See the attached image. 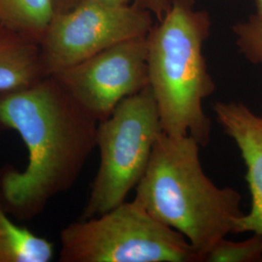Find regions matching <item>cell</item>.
Instances as JSON below:
<instances>
[{
    "instance_id": "cell-1",
    "label": "cell",
    "mask_w": 262,
    "mask_h": 262,
    "mask_svg": "<svg viewBox=\"0 0 262 262\" xmlns=\"http://www.w3.org/2000/svg\"><path fill=\"white\" fill-rule=\"evenodd\" d=\"M98 122L55 76L0 93V129L19 133L27 167L0 171V191L11 215L28 221L74 185L96 147Z\"/></svg>"
},
{
    "instance_id": "cell-2",
    "label": "cell",
    "mask_w": 262,
    "mask_h": 262,
    "mask_svg": "<svg viewBox=\"0 0 262 262\" xmlns=\"http://www.w3.org/2000/svg\"><path fill=\"white\" fill-rule=\"evenodd\" d=\"M199 147L190 135L162 131L134 199L159 223L183 235L202 262L214 244L233 233L243 212L237 190L216 187L207 177Z\"/></svg>"
},
{
    "instance_id": "cell-3",
    "label": "cell",
    "mask_w": 262,
    "mask_h": 262,
    "mask_svg": "<svg viewBox=\"0 0 262 262\" xmlns=\"http://www.w3.org/2000/svg\"><path fill=\"white\" fill-rule=\"evenodd\" d=\"M193 7L194 0H171L147 36V63L162 130L190 135L204 147L211 138V121L203 100L215 91L203 56L211 21L206 12Z\"/></svg>"
},
{
    "instance_id": "cell-4",
    "label": "cell",
    "mask_w": 262,
    "mask_h": 262,
    "mask_svg": "<svg viewBox=\"0 0 262 262\" xmlns=\"http://www.w3.org/2000/svg\"><path fill=\"white\" fill-rule=\"evenodd\" d=\"M59 240L60 262H201L183 235L135 199L67 225Z\"/></svg>"
},
{
    "instance_id": "cell-5",
    "label": "cell",
    "mask_w": 262,
    "mask_h": 262,
    "mask_svg": "<svg viewBox=\"0 0 262 262\" xmlns=\"http://www.w3.org/2000/svg\"><path fill=\"white\" fill-rule=\"evenodd\" d=\"M162 131L150 85L122 99L107 119L98 122L100 163L81 220L103 215L125 201L148 168Z\"/></svg>"
},
{
    "instance_id": "cell-6",
    "label": "cell",
    "mask_w": 262,
    "mask_h": 262,
    "mask_svg": "<svg viewBox=\"0 0 262 262\" xmlns=\"http://www.w3.org/2000/svg\"><path fill=\"white\" fill-rule=\"evenodd\" d=\"M150 11L133 6H110L81 0L56 15L41 47L47 76H55L132 38L147 36L152 28Z\"/></svg>"
},
{
    "instance_id": "cell-7",
    "label": "cell",
    "mask_w": 262,
    "mask_h": 262,
    "mask_svg": "<svg viewBox=\"0 0 262 262\" xmlns=\"http://www.w3.org/2000/svg\"><path fill=\"white\" fill-rule=\"evenodd\" d=\"M147 36L107 48L55 77L78 103L101 122L122 99L150 85Z\"/></svg>"
},
{
    "instance_id": "cell-8",
    "label": "cell",
    "mask_w": 262,
    "mask_h": 262,
    "mask_svg": "<svg viewBox=\"0 0 262 262\" xmlns=\"http://www.w3.org/2000/svg\"><path fill=\"white\" fill-rule=\"evenodd\" d=\"M214 112L225 134L241 152L252 196L251 210L237 221L233 233L252 232L262 237V118L241 102L217 101Z\"/></svg>"
},
{
    "instance_id": "cell-9",
    "label": "cell",
    "mask_w": 262,
    "mask_h": 262,
    "mask_svg": "<svg viewBox=\"0 0 262 262\" xmlns=\"http://www.w3.org/2000/svg\"><path fill=\"white\" fill-rule=\"evenodd\" d=\"M44 76L41 49L25 39L0 37V93L26 89Z\"/></svg>"
},
{
    "instance_id": "cell-10",
    "label": "cell",
    "mask_w": 262,
    "mask_h": 262,
    "mask_svg": "<svg viewBox=\"0 0 262 262\" xmlns=\"http://www.w3.org/2000/svg\"><path fill=\"white\" fill-rule=\"evenodd\" d=\"M54 255L52 242L10 220L0 191V262H50Z\"/></svg>"
},
{
    "instance_id": "cell-11",
    "label": "cell",
    "mask_w": 262,
    "mask_h": 262,
    "mask_svg": "<svg viewBox=\"0 0 262 262\" xmlns=\"http://www.w3.org/2000/svg\"><path fill=\"white\" fill-rule=\"evenodd\" d=\"M55 0H0V18L32 35L45 34L55 15Z\"/></svg>"
},
{
    "instance_id": "cell-12",
    "label": "cell",
    "mask_w": 262,
    "mask_h": 262,
    "mask_svg": "<svg viewBox=\"0 0 262 262\" xmlns=\"http://www.w3.org/2000/svg\"><path fill=\"white\" fill-rule=\"evenodd\" d=\"M203 262L262 261V237L257 234L242 242H233L226 237L219 240L207 252Z\"/></svg>"
},
{
    "instance_id": "cell-13",
    "label": "cell",
    "mask_w": 262,
    "mask_h": 262,
    "mask_svg": "<svg viewBox=\"0 0 262 262\" xmlns=\"http://www.w3.org/2000/svg\"><path fill=\"white\" fill-rule=\"evenodd\" d=\"M240 52L251 62L262 66V17L253 15L233 27Z\"/></svg>"
},
{
    "instance_id": "cell-14",
    "label": "cell",
    "mask_w": 262,
    "mask_h": 262,
    "mask_svg": "<svg viewBox=\"0 0 262 262\" xmlns=\"http://www.w3.org/2000/svg\"><path fill=\"white\" fill-rule=\"evenodd\" d=\"M171 4V0H134L135 6L148 10L155 14L159 20L163 19L166 12L168 11Z\"/></svg>"
},
{
    "instance_id": "cell-15",
    "label": "cell",
    "mask_w": 262,
    "mask_h": 262,
    "mask_svg": "<svg viewBox=\"0 0 262 262\" xmlns=\"http://www.w3.org/2000/svg\"><path fill=\"white\" fill-rule=\"evenodd\" d=\"M90 1H94V2H98V3L110 5V6H124V5H127L129 0H90Z\"/></svg>"
},
{
    "instance_id": "cell-16",
    "label": "cell",
    "mask_w": 262,
    "mask_h": 262,
    "mask_svg": "<svg viewBox=\"0 0 262 262\" xmlns=\"http://www.w3.org/2000/svg\"><path fill=\"white\" fill-rule=\"evenodd\" d=\"M256 3V11L257 15L262 17V0H255Z\"/></svg>"
},
{
    "instance_id": "cell-17",
    "label": "cell",
    "mask_w": 262,
    "mask_h": 262,
    "mask_svg": "<svg viewBox=\"0 0 262 262\" xmlns=\"http://www.w3.org/2000/svg\"><path fill=\"white\" fill-rule=\"evenodd\" d=\"M79 1H81V0H79Z\"/></svg>"
},
{
    "instance_id": "cell-18",
    "label": "cell",
    "mask_w": 262,
    "mask_h": 262,
    "mask_svg": "<svg viewBox=\"0 0 262 262\" xmlns=\"http://www.w3.org/2000/svg\"><path fill=\"white\" fill-rule=\"evenodd\" d=\"M261 118H262V117H261Z\"/></svg>"
}]
</instances>
